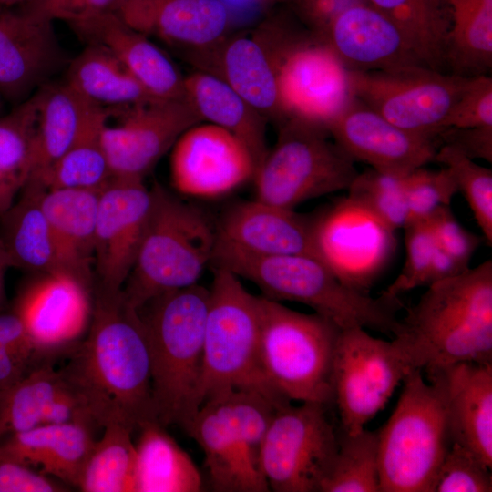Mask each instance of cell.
Segmentation results:
<instances>
[{
    "label": "cell",
    "mask_w": 492,
    "mask_h": 492,
    "mask_svg": "<svg viewBox=\"0 0 492 492\" xmlns=\"http://www.w3.org/2000/svg\"><path fill=\"white\" fill-rule=\"evenodd\" d=\"M109 108L118 120H107L102 140L114 178L143 180L180 135L201 122L186 98Z\"/></svg>",
    "instance_id": "15"
},
{
    "label": "cell",
    "mask_w": 492,
    "mask_h": 492,
    "mask_svg": "<svg viewBox=\"0 0 492 492\" xmlns=\"http://www.w3.org/2000/svg\"><path fill=\"white\" fill-rule=\"evenodd\" d=\"M189 62L223 80L267 121L281 124L275 64L257 28L251 34H228Z\"/></svg>",
    "instance_id": "23"
},
{
    "label": "cell",
    "mask_w": 492,
    "mask_h": 492,
    "mask_svg": "<svg viewBox=\"0 0 492 492\" xmlns=\"http://www.w3.org/2000/svg\"><path fill=\"white\" fill-rule=\"evenodd\" d=\"M185 97L201 121L220 127L249 149L256 169L265 158L267 120L218 77L200 70L184 77ZM255 174V173H254Z\"/></svg>",
    "instance_id": "33"
},
{
    "label": "cell",
    "mask_w": 492,
    "mask_h": 492,
    "mask_svg": "<svg viewBox=\"0 0 492 492\" xmlns=\"http://www.w3.org/2000/svg\"><path fill=\"white\" fill-rule=\"evenodd\" d=\"M170 179L186 196L213 199L252 180L253 158L235 135L216 125L196 124L171 148Z\"/></svg>",
    "instance_id": "17"
},
{
    "label": "cell",
    "mask_w": 492,
    "mask_h": 492,
    "mask_svg": "<svg viewBox=\"0 0 492 492\" xmlns=\"http://www.w3.org/2000/svg\"><path fill=\"white\" fill-rule=\"evenodd\" d=\"M296 22L288 10L272 11L257 26L275 64L281 124L297 120L328 131L354 98L349 70L320 37Z\"/></svg>",
    "instance_id": "6"
},
{
    "label": "cell",
    "mask_w": 492,
    "mask_h": 492,
    "mask_svg": "<svg viewBox=\"0 0 492 492\" xmlns=\"http://www.w3.org/2000/svg\"><path fill=\"white\" fill-rule=\"evenodd\" d=\"M217 242L256 256L315 257L313 215L258 200L230 204L215 224Z\"/></svg>",
    "instance_id": "22"
},
{
    "label": "cell",
    "mask_w": 492,
    "mask_h": 492,
    "mask_svg": "<svg viewBox=\"0 0 492 492\" xmlns=\"http://www.w3.org/2000/svg\"><path fill=\"white\" fill-rule=\"evenodd\" d=\"M158 420L138 429L135 492H200L201 474L190 455Z\"/></svg>",
    "instance_id": "34"
},
{
    "label": "cell",
    "mask_w": 492,
    "mask_h": 492,
    "mask_svg": "<svg viewBox=\"0 0 492 492\" xmlns=\"http://www.w3.org/2000/svg\"><path fill=\"white\" fill-rule=\"evenodd\" d=\"M476 127H492V78L486 75L469 77L442 124L443 129Z\"/></svg>",
    "instance_id": "47"
},
{
    "label": "cell",
    "mask_w": 492,
    "mask_h": 492,
    "mask_svg": "<svg viewBox=\"0 0 492 492\" xmlns=\"http://www.w3.org/2000/svg\"><path fill=\"white\" fill-rule=\"evenodd\" d=\"M37 118L36 91L0 118V216L13 205L31 176Z\"/></svg>",
    "instance_id": "37"
},
{
    "label": "cell",
    "mask_w": 492,
    "mask_h": 492,
    "mask_svg": "<svg viewBox=\"0 0 492 492\" xmlns=\"http://www.w3.org/2000/svg\"><path fill=\"white\" fill-rule=\"evenodd\" d=\"M434 376L443 383L452 443L491 467L492 364L459 363Z\"/></svg>",
    "instance_id": "28"
},
{
    "label": "cell",
    "mask_w": 492,
    "mask_h": 492,
    "mask_svg": "<svg viewBox=\"0 0 492 492\" xmlns=\"http://www.w3.org/2000/svg\"><path fill=\"white\" fill-rule=\"evenodd\" d=\"M228 8L232 23L235 18L247 19L257 15H267L274 7L285 0H220Z\"/></svg>",
    "instance_id": "56"
},
{
    "label": "cell",
    "mask_w": 492,
    "mask_h": 492,
    "mask_svg": "<svg viewBox=\"0 0 492 492\" xmlns=\"http://www.w3.org/2000/svg\"><path fill=\"white\" fill-rule=\"evenodd\" d=\"M318 37L348 70H386L423 65L401 30L369 4L346 9Z\"/></svg>",
    "instance_id": "24"
},
{
    "label": "cell",
    "mask_w": 492,
    "mask_h": 492,
    "mask_svg": "<svg viewBox=\"0 0 492 492\" xmlns=\"http://www.w3.org/2000/svg\"><path fill=\"white\" fill-rule=\"evenodd\" d=\"M469 267H466L452 255L436 245L425 277V286L455 277Z\"/></svg>",
    "instance_id": "54"
},
{
    "label": "cell",
    "mask_w": 492,
    "mask_h": 492,
    "mask_svg": "<svg viewBox=\"0 0 492 492\" xmlns=\"http://www.w3.org/2000/svg\"><path fill=\"white\" fill-rule=\"evenodd\" d=\"M36 94L38 118L35 160L30 178L44 183V178L52 165L104 107L88 100L65 80L60 83L48 82L37 89Z\"/></svg>",
    "instance_id": "32"
},
{
    "label": "cell",
    "mask_w": 492,
    "mask_h": 492,
    "mask_svg": "<svg viewBox=\"0 0 492 492\" xmlns=\"http://www.w3.org/2000/svg\"><path fill=\"white\" fill-rule=\"evenodd\" d=\"M378 440V431L341 430L336 456L319 492H381Z\"/></svg>",
    "instance_id": "41"
},
{
    "label": "cell",
    "mask_w": 492,
    "mask_h": 492,
    "mask_svg": "<svg viewBox=\"0 0 492 492\" xmlns=\"http://www.w3.org/2000/svg\"><path fill=\"white\" fill-rule=\"evenodd\" d=\"M151 193L146 228L122 289L138 310L156 296L198 283L217 241L215 224L200 208L157 183Z\"/></svg>",
    "instance_id": "5"
},
{
    "label": "cell",
    "mask_w": 492,
    "mask_h": 492,
    "mask_svg": "<svg viewBox=\"0 0 492 492\" xmlns=\"http://www.w3.org/2000/svg\"><path fill=\"white\" fill-rule=\"evenodd\" d=\"M118 0H26L20 10L36 18L62 20L68 25L107 12H115Z\"/></svg>",
    "instance_id": "49"
},
{
    "label": "cell",
    "mask_w": 492,
    "mask_h": 492,
    "mask_svg": "<svg viewBox=\"0 0 492 492\" xmlns=\"http://www.w3.org/2000/svg\"><path fill=\"white\" fill-rule=\"evenodd\" d=\"M440 2L449 25L445 65L455 75H485L492 66V0Z\"/></svg>",
    "instance_id": "35"
},
{
    "label": "cell",
    "mask_w": 492,
    "mask_h": 492,
    "mask_svg": "<svg viewBox=\"0 0 492 492\" xmlns=\"http://www.w3.org/2000/svg\"><path fill=\"white\" fill-rule=\"evenodd\" d=\"M437 140L471 159L492 162V127L446 128L438 133Z\"/></svg>",
    "instance_id": "53"
},
{
    "label": "cell",
    "mask_w": 492,
    "mask_h": 492,
    "mask_svg": "<svg viewBox=\"0 0 492 492\" xmlns=\"http://www.w3.org/2000/svg\"><path fill=\"white\" fill-rule=\"evenodd\" d=\"M313 240L316 259L345 286L367 294L396 248L395 231L347 196L313 215Z\"/></svg>",
    "instance_id": "14"
},
{
    "label": "cell",
    "mask_w": 492,
    "mask_h": 492,
    "mask_svg": "<svg viewBox=\"0 0 492 492\" xmlns=\"http://www.w3.org/2000/svg\"><path fill=\"white\" fill-rule=\"evenodd\" d=\"M279 127L278 138L253 176L255 199L283 209L347 190L354 160L322 128L297 120Z\"/></svg>",
    "instance_id": "10"
},
{
    "label": "cell",
    "mask_w": 492,
    "mask_h": 492,
    "mask_svg": "<svg viewBox=\"0 0 492 492\" xmlns=\"http://www.w3.org/2000/svg\"><path fill=\"white\" fill-rule=\"evenodd\" d=\"M468 78L423 65L349 70L355 98L395 126L436 140Z\"/></svg>",
    "instance_id": "12"
},
{
    "label": "cell",
    "mask_w": 492,
    "mask_h": 492,
    "mask_svg": "<svg viewBox=\"0 0 492 492\" xmlns=\"http://www.w3.org/2000/svg\"><path fill=\"white\" fill-rule=\"evenodd\" d=\"M203 338L200 405L234 390L261 394L277 405L291 403L267 385L260 366V296L250 293L240 278L212 268Z\"/></svg>",
    "instance_id": "9"
},
{
    "label": "cell",
    "mask_w": 492,
    "mask_h": 492,
    "mask_svg": "<svg viewBox=\"0 0 492 492\" xmlns=\"http://www.w3.org/2000/svg\"><path fill=\"white\" fill-rule=\"evenodd\" d=\"M406 176L374 169L358 172L347 189V197L364 206L393 230L404 229L409 222Z\"/></svg>",
    "instance_id": "42"
},
{
    "label": "cell",
    "mask_w": 492,
    "mask_h": 492,
    "mask_svg": "<svg viewBox=\"0 0 492 492\" xmlns=\"http://www.w3.org/2000/svg\"><path fill=\"white\" fill-rule=\"evenodd\" d=\"M39 275L21 292L14 309L39 351L53 361L69 354L89 324L92 292L67 274Z\"/></svg>",
    "instance_id": "19"
},
{
    "label": "cell",
    "mask_w": 492,
    "mask_h": 492,
    "mask_svg": "<svg viewBox=\"0 0 492 492\" xmlns=\"http://www.w3.org/2000/svg\"><path fill=\"white\" fill-rule=\"evenodd\" d=\"M0 261H6L9 263L4 246L1 242V240H0Z\"/></svg>",
    "instance_id": "59"
},
{
    "label": "cell",
    "mask_w": 492,
    "mask_h": 492,
    "mask_svg": "<svg viewBox=\"0 0 492 492\" xmlns=\"http://www.w3.org/2000/svg\"><path fill=\"white\" fill-rule=\"evenodd\" d=\"M152 202L143 180L113 178L99 194L93 292H120L133 268Z\"/></svg>",
    "instance_id": "16"
},
{
    "label": "cell",
    "mask_w": 492,
    "mask_h": 492,
    "mask_svg": "<svg viewBox=\"0 0 492 492\" xmlns=\"http://www.w3.org/2000/svg\"><path fill=\"white\" fill-rule=\"evenodd\" d=\"M34 368L17 354L0 346V391L18 382Z\"/></svg>",
    "instance_id": "55"
},
{
    "label": "cell",
    "mask_w": 492,
    "mask_h": 492,
    "mask_svg": "<svg viewBox=\"0 0 492 492\" xmlns=\"http://www.w3.org/2000/svg\"><path fill=\"white\" fill-rule=\"evenodd\" d=\"M97 429L85 421L38 425L0 439V456L77 487Z\"/></svg>",
    "instance_id": "27"
},
{
    "label": "cell",
    "mask_w": 492,
    "mask_h": 492,
    "mask_svg": "<svg viewBox=\"0 0 492 492\" xmlns=\"http://www.w3.org/2000/svg\"><path fill=\"white\" fill-rule=\"evenodd\" d=\"M8 267L10 265L6 261H0V311L3 310V304L5 300V273Z\"/></svg>",
    "instance_id": "57"
},
{
    "label": "cell",
    "mask_w": 492,
    "mask_h": 492,
    "mask_svg": "<svg viewBox=\"0 0 492 492\" xmlns=\"http://www.w3.org/2000/svg\"><path fill=\"white\" fill-rule=\"evenodd\" d=\"M65 81L93 103L120 108L153 97L125 66L105 46H87L68 64Z\"/></svg>",
    "instance_id": "36"
},
{
    "label": "cell",
    "mask_w": 492,
    "mask_h": 492,
    "mask_svg": "<svg viewBox=\"0 0 492 492\" xmlns=\"http://www.w3.org/2000/svg\"><path fill=\"white\" fill-rule=\"evenodd\" d=\"M413 368L391 417L378 431L381 492H433L452 444L445 390L439 376Z\"/></svg>",
    "instance_id": "8"
},
{
    "label": "cell",
    "mask_w": 492,
    "mask_h": 492,
    "mask_svg": "<svg viewBox=\"0 0 492 492\" xmlns=\"http://www.w3.org/2000/svg\"><path fill=\"white\" fill-rule=\"evenodd\" d=\"M86 44L108 48L158 99H184V77L148 36L128 26L116 12L69 25Z\"/></svg>",
    "instance_id": "25"
},
{
    "label": "cell",
    "mask_w": 492,
    "mask_h": 492,
    "mask_svg": "<svg viewBox=\"0 0 492 492\" xmlns=\"http://www.w3.org/2000/svg\"><path fill=\"white\" fill-rule=\"evenodd\" d=\"M412 369L393 340L373 337L360 327L342 330L333 365L341 430L355 434L364 429Z\"/></svg>",
    "instance_id": "13"
},
{
    "label": "cell",
    "mask_w": 492,
    "mask_h": 492,
    "mask_svg": "<svg viewBox=\"0 0 492 492\" xmlns=\"http://www.w3.org/2000/svg\"><path fill=\"white\" fill-rule=\"evenodd\" d=\"M393 341L428 378L459 363L492 364V261L434 283Z\"/></svg>",
    "instance_id": "2"
},
{
    "label": "cell",
    "mask_w": 492,
    "mask_h": 492,
    "mask_svg": "<svg viewBox=\"0 0 492 492\" xmlns=\"http://www.w3.org/2000/svg\"><path fill=\"white\" fill-rule=\"evenodd\" d=\"M366 0H285L283 5L307 30L321 36L333 20L346 9Z\"/></svg>",
    "instance_id": "50"
},
{
    "label": "cell",
    "mask_w": 492,
    "mask_h": 492,
    "mask_svg": "<svg viewBox=\"0 0 492 492\" xmlns=\"http://www.w3.org/2000/svg\"><path fill=\"white\" fill-rule=\"evenodd\" d=\"M210 266L251 282L269 300L309 306L342 330L360 327L394 335L398 327V297L354 291L313 256H256L216 242Z\"/></svg>",
    "instance_id": "3"
},
{
    "label": "cell",
    "mask_w": 492,
    "mask_h": 492,
    "mask_svg": "<svg viewBox=\"0 0 492 492\" xmlns=\"http://www.w3.org/2000/svg\"><path fill=\"white\" fill-rule=\"evenodd\" d=\"M70 421L97 427L73 386L52 362L37 365L0 391V439L38 425Z\"/></svg>",
    "instance_id": "26"
},
{
    "label": "cell",
    "mask_w": 492,
    "mask_h": 492,
    "mask_svg": "<svg viewBox=\"0 0 492 492\" xmlns=\"http://www.w3.org/2000/svg\"><path fill=\"white\" fill-rule=\"evenodd\" d=\"M326 405L278 406L261 449V468L270 490L319 492L338 450V434Z\"/></svg>",
    "instance_id": "11"
},
{
    "label": "cell",
    "mask_w": 492,
    "mask_h": 492,
    "mask_svg": "<svg viewBox=\"0 0 492 492\" xmlns=\"http://www.w3.org/2000/svg\"><path fill=\"white\" fill-rule=\"evenodd\" d=\"M210 289L199 283L154 297L140 309L150 353L157 420L183 429L200 406L203 338Z\"/></svg>",
    "instance_id": "4"
},
{
    "label": "cell",
    "mask_w": 492,
    "mask_h": 492,
    "mask_svg": "<svg viewBox=\"0 0 492 492\" xmlns=\"http://www.w3.org/2000/svg\"><path fill=\"white\" fill-rule=\"evenodd\" d=\"M328 131L354 161L398 176L435 161L439 147L437 140L395 126L355 97L330 123Z\"/></svg>",
    "instance_id": "18"
},
{
    "label": "cell",
    "mask_w": 492,
    "mask_h": 492,
    "mask_svg": "<svg viewBox=\"0 0 492 492\" xmlns=\"http://www.w3.org/2000/svg\"><path fill=\"white\" fill-rule=\"evenodd\" d=\"M102 429V436L96 440L77 488L84 492H135V431L119 422H110Z\"/></svg>",
    "instance_id": "40"
},
{
    "label": "cell",
    "mask_w": 492,
    "mask_h": 492,
    "mask_svg": "<svg viewBox=\"0 0 492 492\" xmlns=\"http://www.w3.org/2000/svg\"><path fill=\"white\" fill-rule=\"evenodd\" d=\"M490 469L469 449L452 443L438 469L433 492H491Z\"/></svg>",
    "instance_id": "45"
},
{
    "label": "cell",
    "mask_w": 492,
    "mask_h": 492,
    "mask_svg": "<svg viewBox=\"0 0 492 492\" xmlns=\"http://www.w3.org/2000/svg\"><path fill=\"white\" fill-rule=\"evenodd\" d=\"M366 1L401 30L423 65L442 71L449 25L440 0Z\"/></svg>",
    "instance_id": "39"
},
{
    "label": "cell",
    "mask_w": 492,
    "mask_h": 492,
    "mask_svg": "<svg viewBox=\"0 0 492 492\" xmlns=\"http://www.w3.org/2000/svg\"><path fill=\"white\" fill-rule=\"evenodd\" d=\"M26 0H0V6L10 7L15 5H21Z\"/></svg>",
    "instance_id": "58"
},
{
    "label": "cell",
    "mask_w": 492,
    "mask_h": 492,
    "mask_svg": "<svg viewBox=\"0 0 492 492\" xmlns=\"http://www.w3.org/2000/svg\"><path fill=\"white\" fill-rule=\"evenodd\" d=\"M89 329L61 370L83 406L102 429L119 422L135 432L156 419L148 334L138 309L123 291L93 292Z\"/></svg>",
    "instance_id": "1"
},
{
    "label": "cell",
    "mask_w": 492,
    "mask_h": 492,
    "mask_svg": "<svg viewBox=\"0 0 492 492\" xmlns=\"http://www.w3.org/2000/svg\"><path fill=\"white\" fill-rule=\"evenodd\" d=\"M405 230V261L396 279L382 292L389 297L425 286V277L436 248L426 220L409 221Z\"/></svg>",
    "instance_id": "46"
},
{
    "label": "cell",
    "mask_w": 492,
    "mask_h": 492,
    "mask_svg": "<svg viewBox=\"0 0 492 492\" xmlns=\"http://www.w3.org/2000/svg\"><path fill=\"white\" fill-rule=\"evenodd\" d=\"M459 191L458 186L445 167L439 170L416 169L405 177V194L409 221H425L444 205H450Z\"/></svg>",
    "instance_id": "44"
},
{
    "label": "cell",
    "mask_w": 492,
    "mask_h": 492,
    "mask_svg": "<svg viewBox=\"0 0 492 492\" xmlns=\"http://www.w3.org/2000/svg\"><path fill=\"white\" fill-rule=\"evenodd\" d=\"M115 12L137 31L181 50L188 60L214 47L232 24L220 0H118Z\"/></svg>",
    "instance_id": "21"
},
{
    "label": "cell",
    "mask_w": 492,
    "mask_h": 492,
    "mask_svg": "<svg viewBox=\"0 0 492 492\" xmlns=\"http://www.w3.org/2000/svg\"><path fill=\"white\" fill-rule=\"evenodd\" d=\"M436 245L466 267L479 247L482 238L466 230L456 219L450 205L439 207L427 219Z\"/></svg>",
    "instance_id": "48"
},
{
    "label": "cell",
    "mask_w": 492,
    "mask_h": 492,
    "mask_svg": "<svg viewBox=\"0 0 492 492\" xmlns=\"http://www.w3.org/2000/svg\"><path fill=\"white\" fill-rule=\"evenodd\" d=\"M184 430L203 450L213 491H270L261 471L250 458L217 403L204 402Z\"/></svg>",
    "instance_id": "29"
},
{
    "label": "cell",
    "mask_w": 492,
    "mask_h": 492,
    "mask_svg": "<svg viewBox=\"0 0 492 492\" xmlns=\"http://www.w3.org/2000/svg\"><path fill=\"white\" fill-rule=\"evenodd\" d=\"M100 191L46 189L41 205L70 274L94 286V242Z\"/></svg>",
    "instance_id": "31"
},
{
    "label": "cell",
    "mask_w": 492,
    "mask_h": 492,
    "mask_svg": "<svg viewBox=\"0 0 492 492\" xmlns=\"http://www.w3.org/2000/svg\"><path fill=\"white\" fill-rule=\"evenodd\" d=\"M69 487L21 463L0 456V492H63Z\"/></svg>",
    "instance_id": "51"
},
{
    "label": "cell",
    "mask_w": 492,
    "mask_h": 492,
    "mask_svg": "<svg viewBox=\"0 0 492 492\" xmlns=\"http://www.w3.org/2000/svg\"><path fill=\"white\" fill-rule=\"evenodd\" d=\"M435 161L453 175L489 246L492 245V170L447 145H440Z\"/></svg>",
    "instance_id": "43"
},
{
    "label": "cell",
    "mask_w": 492,
    "mask_h": 492,
    "mask_svg": "<svg viewBox=\"0 0 492 492\" xmlns=\"http://www.w3.org/2000/svg\"><path fill=\"white\" fill-rule=\"evenodd\" d=\"M46 190L41 180H27L13 205L0 216V240L10 267L37 274L63 273L73 277L41 205Z\"/></svg>",
    "instance_id": "30"
},
{
    "label": "cell",
    "mask_w": 492,
    "mask_h": 492,
    "mask_svg": "<svg viewBox=\"0 0 492 492\" xmlns=\"http://www.w3.org/2000/svg\"><path fill=\"white\" fill-rule=\"evenodd\" d=\"M67 63L53 22L0 6V92L21 103Z\"/></svg>",
    "instance_id": "20"
},
{
    "label": "cell",
    "mask_w": 492,
    "mask_h": 492,
    "mask_svg": "<svg viewBox=\"0 0 492 492\" xmlns=\"http://www.w3.org/2000/svg\"><path fill=\"white\" fill-rule=\"evenodd\" d=\"M109 108L99 110L44 178L46 189L100 191L113 178L102 132Z\"/></svg>",
    "instance_id": "38"
},
{
    "label": "cell",
    "mask_w": 492,
    "mask_h": 492,
    "mask_svg": "<svg viewBox=\"0 0 492 492\" xmlns=\"http://www.w3.org/2000/svg\"><path fill=\"white\" fill-rule=\"evenodd\" d=\"M0 346L17 354L34 367L53 362L39 351L24 320L14 308L9 312L0 311Z\"/></svg>",
    "instance_id": "52"
},
{
    "label": "cell",
    "mask_w": 492,
    "mask_h": 492,
    "mask_svg": "<svg viewBox=\"0 0 492 492\" xmlns=\"http://www.w3.org/2000/svg\"><path fill=\"white\" fill-rule=\"evenodd\" d=\"M259 361L270 389L284 401L333 402V365L342 329L326 317L260 296Z\"/></svg>",
    "instance_id": "7"
}]
</instances>
